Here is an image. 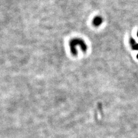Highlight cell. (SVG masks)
I'll return each mask as SVG.
<instances>
[{
  "label": "cell",
  "mask_w": 138,
  "mask_h": 138,
  "mask_svg": "<svg viewBox=\"0 0 138 138\" xmlns=\"http://www.w3.org/2000/svg\"><path fill=\"white\" fill-rule=\"evenodd\" d=\"M137 35H138V33H137Z\"/></svg>",
  "instance_id": "obj_3"
},
{
  "label": "cell",
  "mask_w": 138,
  "mask_h": 138,
  "mask_svg": "<svg viewBox=\"0 0 138 138\" xmlns=\"http://www.w3.org/2000/svg\"><path fill=\"white\" fill-rule=\"evenodd\" d=\"M70 48L71 52L74 55H76L77 54V47H79L83 52H86L87 50V46L84 40L79 38H75L70 41Z\"/></svg>",
  "instance_id": "obj_1"
},
{
  "label": "cell",
  "mask_w": 138,
  "mask_h": 138,
  "mask_svg": "<svg viewBox=\"0 0 138 138\" xmlns=\"http://www.w3.org/2000/svg\"><path fill=\"white\" fill-rule=\"evenodd\" d=\"M103 23V18L100 16H96L93 20V24L96 26H98Z\"/></svg>",
  "instance_id": "obj_2"
}]
</instances>
